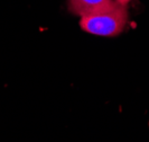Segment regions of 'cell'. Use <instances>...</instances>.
Wrapping results in <instances>:
<instances>
[{
	"mask_svg": "<svg viewBox=\"0 0 149 142\" xmlns=\"http://www.w3.org/2000/svg\"><path fill=\"white\" fill-rule=\"evenodd\" d=\"M129 20L127 5L116 2L112 7L91 15L80 17L81 30L97 36L116 37L120 35Z\"/></svg>",
	"mask_w": 149,
	"mask_h": 142,
	"instance_id": "1",
	"label": "cell"
},
{
	"mask_svg": "<svg viewBox=\"0 0 149 142\" xmlns=\"http://www.w3.org/2000/svg\"><path fill=\"white\" fill-rule=\"evenodd\" d=\"M116 0H67V10L74 16L83 17L112 7Z\"/></svg>",
	"mask_w": 149,
	"mask_h": 142,
	"instance_id": "2",
	"label": "cell"
},
{
	"mask_svg": "<svg viewBox=\"0 0 149 142\" xmlns=\"http://www.w3.org/2000/svg\"><path fill=\"white\" fill-rule=\"evenodd\" d=\"M117 2H119V4H121V5H128L131 0H116Z\"/></svg>",
	"mask_w": 149,
	"mask_h": 142,
	"instance_id": "3",
	"label": "cell"
}]
</instances>
